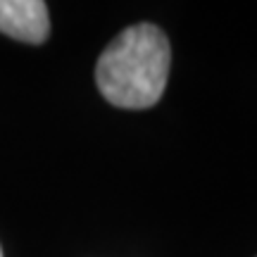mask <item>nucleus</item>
<instances>
[{
	"label": "nucleus",
	"mask_w": 257,
	"mask_h": 257,
	"mask_svg": "<svg viewBox=\"0 0 257 257\" xmlns=\"http://www.w3.org/2000/svg\"><path fill=\"white\" fill-rule=\"evenodd\" d=\"M169 62L172 48L162 29L134 24L102 50L95 64V83L112 105L146 110L165 93Z\"/></svg>",
	"instance_id": "1"
},
{
	"label": "nucleus",
	"mask_w": 257,
	"mask_h": 257,
	"mask_svg": "<svg viewBox=\"0 0 257 257\" xmlns=\"http://www.w3.org/2000/svg\"><path fill=\"white\" fill-rule=\"evenodd\" d=\"M0 34L41 46L50 36V15L46 0H0Z\"/></svg>",
	"instance_id": "2"
},
{
	"label": "nucleus",
	"mask_w": 257,
	"mask_h": 257,
	"mask_svg": "<svg viewBox=\"0 0 257 257\" xmlns=\"http://www.w3.org/2000/svg\"><path fill=\"white\" fill-rule=\"evenodd\" d=\"M0 257H3V250H0Z\"/></svg>",
	"instance_id": "3"
}]
</instances>
